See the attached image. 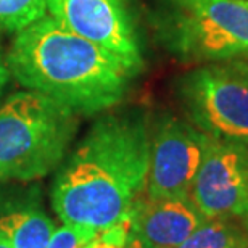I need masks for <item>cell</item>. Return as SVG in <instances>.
<instances>
[{"mask_svg":"<svg viewBox=\"0 0 248 248\" xmlns=\"http://www.w3.org/2000/svg\"><path fill=\"white\" fill-rule=\"evenodd\" d=\"M150 115L140 107L108 110L64 156L52 186V206L63 224L97 232L131 221L145 197Z\"/></svg>","mask_w":248,"mask_h":248,"instance_id":"1","label":"cell"},{"mask_svg":"<svg viewBox=\"0 0 248 248\" xmlns=\"http://www.w3.org/2000/svg\"><path fill=\"white\" fill-rule=\"evenodd\" d=\"M10 78L78 116L113 110L136 78L120 58L69 31L50 15L15 32L5 53Z\"/></svg>","mask_w":248,"mask_h":248,"instance_id":"2","label":"cell"},{"mask_svg":"<svg viewBox=\"0 0 248 248\" xmlns=\"http://www.w3.org/2000/svg\"><path fill=\"white\" fill-rule=\"evenodd\" d=\"M79 116L53 98L19 91L0 105V184L32 182L58 170Z\"/></svg>","mask_w":248,"mask_h":248,"instance_id":"3","label":"cell"},{"mask_svg":"<svg viewBox=\"0 0 248 248\" xmlns=\"http://www.w3.org/2000/svg\"><path fill=\"white\" fill-rule=\"evenodd\" d=\"M148 23L156 42L177 62L248 55V0H153Z\"/></svg>","mask_w":248,"mask_h":248,"instance_id":"4","label":"cell"},{"mask_svg":"<svg viewBox=\"0 0 248 248\" xmlns=\"http://www.w3.org/2000/svg\"><path fill=\"white\" fill-rule=\"evenodd\" d=\"M174 91L188 123L208 137L248 148V63L202 64L181 74Z\"/></svg>","mask_w":248,"mask_h":248,"instance_id":"5","label":"cell"},{"mask_svg":"<svg viewBox=\"0 0 248 248\" xmlns=\"http://www.w3.org/2000/svg\"><path fill=\"white\" fill-rule=\"evenodd\" d=\"M53 19L105 48L139 76L145 66L136 0H46Z\"/></svg>","mask_w":248,"mask_h":248,"instance_id":"6","label":"cell"},{"mask_svg":"<svg viewBox=\"0 0 248 248\" xmlns=\"http://www.w3.org/2000/svg\"><path fill=\"white\" fill-rule=\"evenodd\" d=\"M206 137L192 123L172 113H161L150 120L147 200L188 197L200 168Z\"/></svg>","mask_w":248,"mask_h":248,"instance_id":"7","label":"cell"},{"mask_svg":"<svg viewBox=\"0 0 248 248\" xmlns=\"http://www.w3.org/2000/svg\"><path fill=\"white\" fill-rule=\"evenodd\" d=\"M188 198L205 219L248 213V148L206 137Z\"/></svg>","mask_w":248,"mask_h":248,"instance_id":"8","label":"cell"},{"mask_svg":"<svg viewBox=\"0 0 248 248\" xmlns=\"http://www.w3.org/2000/svg\"><path fill=\"white\" fill-rule=\"evenodd\" d=\"M205 217L188 197L137 203L131 215V231L152 248H176Z\"/></svg>","mask_w":248,"mask_h":248,"instance_id":"9","label":"cell"},{"mask_svg":"<svg viewBox=\"0 0 248 248\" xmlns=\"http://www.w3.org/2000/svg\"><path fill=\"white\" fill-rule=\"evenodd\" d=\"M55 229L36 187L0 188V235L15 248H46Z\"/></svg>","mask_w":248,"mask_h":248,"instance_id":"10","label":"cell"},{"mask_svg":"<svg viewBox=\"0 0 248 248\" xmlns=\"http://www.w3.org/2000/svg\"><path fill=\"white\" fill-rule=\"evenodd\" d=\"M176 248H248V234L234 217H211Z\"/></svg>","mask_w":248,"mask_h":248,"instance_id":"11","label":"cell"},{"mask_svg":"<svg viewBox=\"0 0 248 248\" xmlns=\"http://www.w3.org/2000/svg\"><path fill=\"white\" fill-rule=\"evenodd\" d=\"M46 13V0H0V31L15 34Z\"/></svg>","mask_w":248,"mask_h":248,"instance_id":"12","label":"cell"},{"mask_svg":"<svg viewBox=\"0 0 248 248\" xmlns=\"http://www.w3.org/2000/svg\"><path fill=\"white\" fill-rule=\"evenodd\" d=\"M100 232L79 224H63L53 231L46 248H81L89 244Z\"/></svg>","mask_w":248,"mask_h":248,"instance_id":"13","label":"cell"},{"mask_svg":"<svg viewBox=\"0 0 248 248\" xmlns=\"http://www.w3.org/2000/svg\"><path fill=\"white\" fill-rule=\"evenodd\" d=\"M129 231H131V221L123 222L120 226L100 232L95 239H92L81 248H123L129 235Z\"/></svg>","mask_w":248,"mask_h":248,"instance_id":"14","label":"cell"},{"mask_svg":"<svg viewBox=\"0 0 248 248\" xmlns=\"http://www.w3.org/2000/svg\"><path fill=\"white\" fill-rule=\"evenodd\" d=\"M8 81H10V73H8V66H7V58H5V52L2 48V41H0V97H2Z\"/></svg>","mask_w":248,"mask_h":248,"instance_id":"15","label":"cell"},{"mask_svg":"<svg viewBox=\"0 0 248 248\" xmlns=\"http://www.w3.org/2000/svg\"><path fill=\"white\" fill-rule=\"evenodd\" d=\"M123 248H152V247L147 245L137 234H134L132 231H129V235H127L126 242H124Z\"/></svg>","mask_w":248,"mask_h":248,"instance_id":"16","label":"cell"},{"mask_svg":"<svg viewBox=\"0 0 248 248\" xmlns=\"http://www.w3.org/2000/svg\"><path fill=\"white\" fill-rule=\"evenodd\" d=\"M0 248H15V247L10 244V242L5 239V237L0 235Z\"/></svg>","mask_w":248,"mask_h":248,"instance_id":"17","label":"cell"},{"mask_svg":"<svg viewBox=\"0 0 248 248\" xmlns=\"http://www.w3.org/2000/svg\"><path fill=\"white\" fill-rule=\"evenodd\" d=\"M242 219H244V227H245V231H247V234H248V213L244 217H242Z\"/></svg>","mask_w":248,"mask_h":248,"instance_id":"18","label":"cell"}]
</instances>
